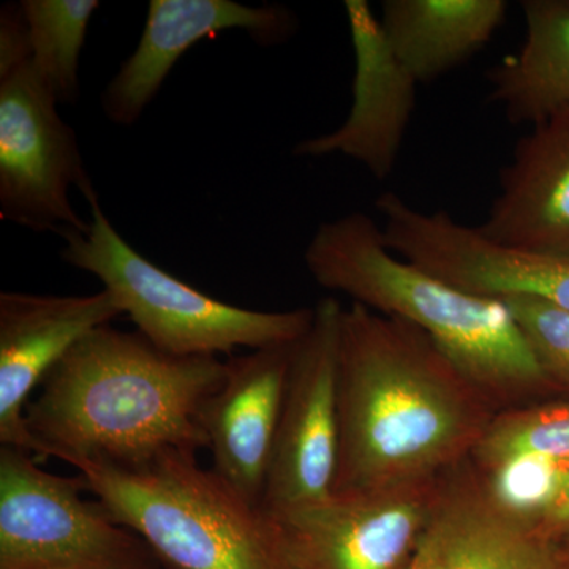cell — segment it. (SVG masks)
<instances>
[{
  "instance_id": "cell-1",
  "label": "cell",
  "mask_w": 569,
  "mask_h": 569,
  "mask_svg": "<svg viewBox=\"0 0 569 569\" xmlns=\"http://www.w3.org/2000/svg\"><path fill=\"white\" fill-rule=\"evenodd\" d=\"M498 411L417 326L351 302L340 321L332 493L441 477Z\"/></svg>"
},
{
  "instance_id": "cell-2",
  "label": "cell",
  "mask_w": 569,
  "mask_h": 569,
  "mask_svg": "<svg viewBox=\"0 0 569 569\" xmlns=\"http://www.w3.org/2000/svg\"><path fill=\"white\" fill-rule=\"evenodd\" d=\"M217 356L163 353L140 332L110 325L81 339L26 410L41 459L133 468L171 451L208 448L200 415L222 385Z\"/></svg>"
},
{
  "instance_id": "cell-3",
  "label": "cell",
  "mask_w": 569,
  "mask_h": 569,
  "mask_svg": "<svg viewBox=\"0 0 569 569\" xmlns=\"http://www.w3.org/2000/svg\"><path fill=\"white\" fill-rule=\"evenodd\" d=\"M305 263L326 290L426 332L498 413L553 387L503 301L467 293L397 257L366 213L321 223Z\"/></svg>"
},
{
  "instance_id": "cell-4",
  "label": "cell",
  "mask_w": 569,
  "mask_h": 569,
  "mask_svg": "<svg viewBox=\"0 0 569 569\" xmlns=\"http://www.w3.org/2000/svg\"><path fill=\"white\" fill-rule=\"evenodd\" d=\"M74 468L108 515L167 569H287L271 520L192 452L133 468L89 460Z\"/></svg>"
},
{
  "instance_id": "cell-5",
  "label": "cell",
  "mask_w": 569,
  "mask_h": 569,
  "mask_svg": "<svg viewBox=\"0 0 569 569\" xmlns=\"http://www.w3.org/2000/svg\"><path fill=\"white\" fill-rule=\"evenodd\" d=\"M86 201L91 209L89 230L62 236V260L97 277L138 332L163 353L200 358L230 355L241 347L284 346L298 342L312 326L316 307L287 312L242 309L182 282L118 233L97 192Z\"/></svg>"
},
{
  "instance_id": "cell-6",
  "label": "cell",
  "mask_w": 569,
  "mask_h": 569,
  "mask_svg": "<svg viewBox=\"0 0 569 569\" xmlns=\"http://www.w3.org/2000/svg\"><path fill=\"white\" fill-rule=\"evenodd\" d=\"M80 475L63 478L21 449H0V569H157L159 560L119 526Z\"/></svg>"
},
{
  "instance_id": "cell-7",
  "label": "cell",
  "mask_w": 569,
  "mask_h": 569,
  "mask_svg": "<svg viewBox=\"0 0 569 569\" xmlns=\"http://www.w3.org/2000/svg\"><path fill=\"white\" fill-rule=\"evenodd\" d=\"M31 62L0 74V219L37 233L88 231L70 201L97 192L77 134Z\"/></svg>"
},
{
  "instance_id": "cell-8",
  "label": "cell",
  "mask_w": 569,
  "mask_h": 569,
  "mask_svg": "<svg viewBox=\"0 0 569 569\" xmlns=\"http://www.w3.org/2000/svg\"><path fill=\"white\" fill-rule=\"evenodd\" d=\"M443 475L332 493L271 520L287 569H407L438 515Z\"/></svg>"
},
{
  "instance_id": "cell-9",
  "label": "cell",
  "mask_w": 569,
  "mask_h": 569,
  "mask_svg": "<svg viewBox=\"0 0 569 569\" xmlns=\"http://www.w3.org/2000/svg\"><path fill=\"white\" fill-rule=\"evenodd\" d=\"M342 310L337 299H321L312 326L296 342L260 507L269 518L332 496Z\"/></svg>"
},
{
  "instance_id": "cell-10",
  "label": "cell",
  "mask_w": 569,
  "mask_h": 569,
  "mask_svg": "<svg viewBox=\"0 0 569 569\" xmlns=\"http://www.w3.org/2000/svg\"><path fill=\"white\" fill-rule=\"evenodd\" d=\"M385 244L408 263L467 293L508 301L537 299L569 312V254L497 244L443 211L422 212L399 194L376 201Z\"/></svg>"
},
{
  "instance_id": "cell-11",
  "label": "cell",
  "mask_w": 569,
  "mask_h": 569,
  "mask_svg": "<svg viewBox=\"0 0 569 569\" xmlns=\"http://www.w3.org/2000/svg\"><path fill=\"white\" fill-rule=\"evenodd\" d=\"M122 316L108 291L89 296L0 293V443L41 459L26 421L29 396L93 329Z\"/></svg>"
},
{
  "instance_id": "cell-12",
  "label": "cell",
  "mask_w": 569,
  "mask_h": 569,
  "mask_svg": "<svg viewBox=\"0 0 569 569\" xmlns=\"http://www.w3.org/2000/svg\"><path fill=\"white\" fill-rule=\"evenodd\" d=\"M343 9L355 51L353 103L339 129L298 142L293 153L301 159L340 153L383 181L399 159L419 82L397 58L367 0H347Z\"/></svg>"
},
{
  "instance_id": "cell-13",
  "label": "cell",
  "mask_w": 569,
  "mask_h": 569,
  "mask_svg": "<svg viewBox=\"0 0 569 569\" xmlns=\"http://www.w3.org/2000/svg\"><path fill=\"white\" fill-rule=\"evenodd\" d=\"M231 29L246 31L261 47L283 43L298 29L290 10L250 7L233 0H151L144 31L133 54L108 82L104 116L116 126L140 121L179 59L198 41Z\"/></svg>"
},
{
  "instance_id": "cell-14",
  "label": "cell",
  "mask_w": 569,
  "mask_h": 569,
  "mask_svg": "<svg viewBox=\"0 0 569 569\" xmlns=\"http://www.w3.org/2000/svg\"><path fill=\"white\" fill-rule=\"evenodd\" d=\"M295 346L296 342L260 348L224 361L222 385L201 408L200 422L212 452V470L258 509L274 451Z\"/></svg>"
},
{
  "instance_id": "cell-15",
  "label": "cell",
  "mask_w": 569,
  "mask_h": 569,
  "mask_svg": "<svg viewBox=\"0 0 569 569\" xmlns=\"http://www.w3.org/2000/svg\"><path fill=\"white\" fill-rule=\"evenodd\" d=\"M497 244L569 254V108L531 126L477 227Z\"/></svg>"
},
{
  "instance_id": "cell-16",
  "label": "cell",
  "mask_w": 569,
  "mask_h": 569,
  "mask_svg": "<svg viewBox=\"0 0 569 569\" xmlns=\"http://www.w3.org/2000/svg\"><path fill=\"white\" fill-rule=\"evenodd\" d=\"M507 13L505 0H385L380 21L397 58L425 84L481 51Z\"/></svg>"
},
{
  "instance_id": "cell-17",
  "label": "cell",
  "mask_w": 569,
  "mask_h": 569,
  "mask_svg": "<svg viewBox=\"0 0 569 569\" xmlns=\"http://www.w3.org/2000/svg\"><path fill=\"white\" fill-rule=\"evenodd\" d=\"M522 11L526 39L489 71V100L531 127L569 108V0H526Z\"/></svg>"
},
{
  "instance_id": "cell-18",
  "label": "cell",
  "mask_w": 569,
  "mask_h": 569,
  "mask_svg": "<svg viewBox=\"0 0 569 569\" xmlns=\"http://www.w3.org/2000/svg\"><path fill=\"white\" fill-rule=\"evenodd\" d=\"M31 66L58 103L80 97V59L99 0H21Z\"/></svg>"
},
{
  "instance_id": "cell-19",
  "label": "cell",
  "mask_w": 569,
  "mask_h": 569,
  "mask_svg": "<svg viewBox=\"0 0 569 569\" xmlns=\"http://www.w3.org/2000/svg\"><path fill=\"white\" fill-rule=\"evenodd\" d=\"M526 458L569 462V402L501 411L470 456L486 475Z\"/></svg>"
},
{
  "instance_id": "cell-20",
  "label": "cell",
  "mask_w": 569,
  "mask_h": 569,
  "mask_svg": "<svg viewBox=\"0 0 569 569\" xmlns=\"http://www.w3.org/2000/svg\"><path fill=\"white\" fill-rule=\"evenodd\" d=\"M550 383L569 387V312L537 299L503 301Z\"/></svg>"
},
{
  "instance_id": "cell-21",
  "label": "cell",
  "mask_w": 569,
  "mask_h": 569,
  "mask_svg": "<svg viewBox=\"0 0 569 569\" xmlns=\"http://www.w3.org/2000/svg\"><path fill=\"white\" fill-rule=\"evenodd\" d=\"M31 62V43L20 2L0 9V74Z\"/></svg>"
},
{
  "instance_id": "cell-22",
  "label": "cell",
  "mask_w": 569,
  "mask_h": 569,
  "mask_svg": "<svg viewBox=\"0 0 569 569\" xmlns=\"http://www.w3.org/2000/svg\"><path fill=\"white\" fill-rule=\"evenodd\" d=\"M530 523L539 535L553 541L569 538V463L556 496Z\"/></svg>"
},
{
  "instance_id": "cell-23",
  "label": "cell",
  "mask_w": 569,
  "mask_h": 569,
  "mask_svg": "<svg viewBox=\"0 0 569 569\" xmlns=\"http://www.w3.org/2000/svg\"><path fill=\"white\" fill-rule=\"evenodd\" d=\"M567 548L569 549V538H567Z\"/></svg>"
}]
</instances>
